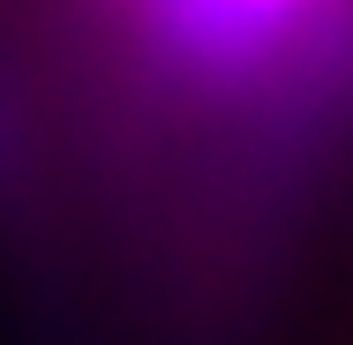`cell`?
Returning <instances> with one entry per match:
<instances>
[{
    "label": "cell",
    "mask_w": 353,
    "mask_h": 345,
    "mask_svg": "<svg viewBox=\"0 0 353 345\" xmlns=\"http://www.w3.org/2000/svg\"><path fill=\"white\" fill-rule=\"evenodd\" d=\"M128 128L218 150L241 203L308 188L353 143V0H61Z\"/></svg>",
    "instance_id": "cell-1"
}]
</instances>
